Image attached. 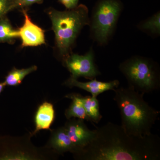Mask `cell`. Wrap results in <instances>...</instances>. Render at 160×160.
Masks as SVG:
<instances>
[{"instance_id": "16", "label": "cell", "mask_w": 160, "mask_h": 160, "mask_svg": "<svg viewBox=\"0 0 160 160\" xmlns=\"http://www.w3.org/2000/svg\"><path fill=\"white\" fill-rule=\"evenodd\" d=\"M37 69L36 66H32L25 69H18L13 68L6 76L4 82L6 86H17L22 83L26 76L36 71Z\"/></svg>"}, {"instance_id": "6", "label": "cell", "mask_w": 160, "mask_h": 160, "mask_svg": "<svg viewBox=\"0 0 160 160\" xmlns=\"http://www.w3.org/2000/svg\"><path fill=\"white\" fill-rule=\"evenodd\" d=\"M94 59V52L91 47L84 55L72 52L62 63L71 73L70 77L76 79L83 77L91 80L101 74L95 63Z\"/></svg>"}, {"instance_id": "18", "label": "cell", "mask_w": 160, "mask_h": 160, "mask_svg": "<svg viewBox=\"0 0 160 160\" xmlns=\"http://www.w3.org/2000/svg\"><path fill=\"white\" fill-rule=\"evenodd\" d=\"M13 0H0V19L12 11Z\"/></svg>"}, {"instance_id": "5", "label": "cell", "mask_w": 160, "mask_h": 160, "mask_svg": "<svg viewBox=\"0 0 160 160\" xmlns=\"http://www.w3.org/2000/svg\"><path fill=\"white\" fill-rule=\"evenodd\" d=\"M123 9L121 0H98L89 17L90 37L100 46L112 38Z\"/></svg>"}, {"instance_id": "15", "label": "cell", "mask_w": 160, "mask_h": 160, "mask_svg": "<svg viewBox=\"0 0 160 160\" xmlns=\"http://www.w3.org/2000/svg\"><path fill=\"white\" fill-rule=\"evenodd\" d=\"M82 100L86 114L90 122L98 124L102 116L100 112L99 104L97 97L92 96L82 97Z\"/></svg>"}, {"instance_id": "14", "label": "cell", "mask_w": 160, "mask_h": 160, "mask_svg": "<svg viewBox=\"0 0 160 160\" xmlns=\"http://www.w3.org/2000/svg\"><path fill=\"white\" fill-rule=\"evenodd\" d=\"M19 36L18 31L13 28L7 16L0 19V43L13 44Z\"/></svg>"}, {"instance_id": "10", "label": "cell", "mask_w": 160, "mask_h": 160, "mask_svg": "<svg viewBox=\"0 0 160 160\" xmlns=\"http://www.w3.org/2000/svg\"><path fill=\"white\" fill-rule=\"evenodd\" d=\"M47 146L58 154H63L66 152L74 154L77 151L64 126L52 131Z\"/></svg>"}, {"instance_id": "1", "label": "cell", "mask_w": 160, "mask_h": 160, "mask_svg": "<svg viewBox=\"0 0 160 160\" xmlns=\"http://www.w3.org/2000/svg\"><path fill=\"white\" fill-rule=\"evenodd\" d=\"M73 155L83 160H159L160 138L152 133L131 135L122 126L108 122L96 129L94 138Z\"/></svg>"}, {"instance_id": "9", "label": "cell", "mask_w": 160, "mask_h": 160, "mask_svg": "<svg viewBox=\"0 0 160 160\" xmlns=\"http://www.w3.org/2000/svg\"><path fill=\"white\" fill-rule=\"evenodd\" d=\"M65 86L72 88L77 87L91 93V96L97 97L99 95L109 90H113L118 88L120 85L118 80H114L109 82H102L97 81L96 79L91 80L89 82H83L76 79L70 77L65 81Z\"/></svg>"}, {"instance_id": "19", "label": "cell", "mask_w": 160, "mask_h": 160, "mask_svg": "<svg viewBox=\"0 0 160 160\" xmlns=\"http://www.w3.org/2000/svg\"><path fill=\"white\" fill-rule=\"evenodd\" d=\"M66 7V9H74L78 6L79 0H58Z\"/></svg>"}, {"instance_id": "12", "label": "cell", "mask_w": 160, "mask_h": 160, "mask_svg": "<svg viewBox=\"0 0 160 160\" xmlns=\"http://www.w3.org/2000/svg\"><path fill=\"white\" fill-rule=\"evenodd\" d=\"M66 97L72 100L71 104L65 111L66 118L69 120L72 118H77L90 122L83 106L82 96L78 93H72L67 95Z\"/></svg>"}, {"instance_id": "11", "label": "cell", "mask_w": 160, "mask_h": 160, "mask_svg": "<svg viewBox=\"0 0 160 160\" xmlns=\"http://www.w3.org/2000/svg\"><path fill=\"white\" fill-rule=\"evenodd\" d=\"M55 118L53 105L44 102L38 108L34 118L35 128L32 135H34L42 130H49Z\"/></svg>"}, {"instance_id": "7", "label": "cell", "mask_w": 160, "mask_h": 160, "mask_svg": "<svg viewBox=\"0 0 160 160\" xmlns=\"http://www.w3.org/2000/svg\"><path fill=\"white\" fill-rule=\"evenodd\" d=\"M22 9L24 17L23 26L18 29L22 41L21 47H36L46 45L45 32L32 21L26 8Z\"/></svg>"}, {"instance_id": "20", "label": "cell", "mask_w": 160, "mask_h": 160, "mask_svg": "<svg viewBox=\"0 0 160 160\" xmlns=\"http://www.w3.org/2000/svg\"><path fill=\"white\" fill-rule=\"evenodd\" d=\"M6 85L4 82H0V94L2 93V92L3 91L5 87H6Z\"/></svg>"}, {"instance_id": "17", "label": "cell", "mask_w": 160, "mask_h": 160, "mask_svg": "<svg viewBox=\"0 0 160 160\" xmlns=\"http://www.w3.org/2000/svg\"><path fill=\"white\" fill-rule=\"evenodd\" d=\"M44 0H13L12 10L18 8H26L34 4H42Z\"/></svg>"}, {"instance_id": "3", "label": "cell", "mask_w": 160, "mask_h": 160, "mask_svg": "<svg viewBox=\"0 0 160 160\" xmlns=\"http://www.w3.org/2000/svg\"><path fill=\"white\" fill-rule=\"evenodd\" d=\"M46 12L51 20L54 33L55 51L62 62L72 52L82 29L89 26V9L85 5L80 4L74 9L64 11L50 7Z\"/></svg>"}, {"instance_id": "13", "label": "cell", "mask_w": 160, "mask_h": 160, "mask_svg": "<svg viewBox=\"0 0 160 160\" xmlns=\"http://www.w3.org/2000/svg\"><path fill=\"white\" fill-rule=\"evenodd\" d=\"M139 30L155 38L160 35V12L158 11L150 17L138 24Z\"/></svg>"}, {"instance_id": "4", "label": "cell", "mask_w": 160, "mask_h": 160, "mask_svg": "<svg viewBox=\"0 0 160 160\" xmlns=\"http://www.w3.org/2000/svg\"><path fill=\"white\" fill-rule=\"evenodd\" d=\"M119 69L126 77L128 87L135 91L144 94L160 89V67L152 59L133 56L121 63Z\"/></svg>"}, {"instance_id": "8", "label": "cell", "mask_w": 160, "mask_h": 160, "mask_svg": "<svg viewBox=\"0 0 160 160\" xmlns=\"http://www.w3.org/2000/svg\"><path fill=\"white\" fill-rule=\"evenodd\" d=\"M64 127L77 149L76 153L87 146L94 138L96 134V129H89L84 122V120L81 119H76L74 118L68 120Z\"/></svg>"}, {"instance_id": "2", "label": "cell", "mask_w": 160, "mask_h": 160, "mask_svg": "<svg viewBox=\"0 0 160 160\" xmlns=\"http://www.w3.org/2000/svg\"><path fill=\"white\" fill-rule=\"evenodd\" d=\"M114 91L113 99L119 109L121 126L125 131L136 137L151 134L160 112L144 100V94L129 87H118Z\"/></svg>"}]
</instances>
